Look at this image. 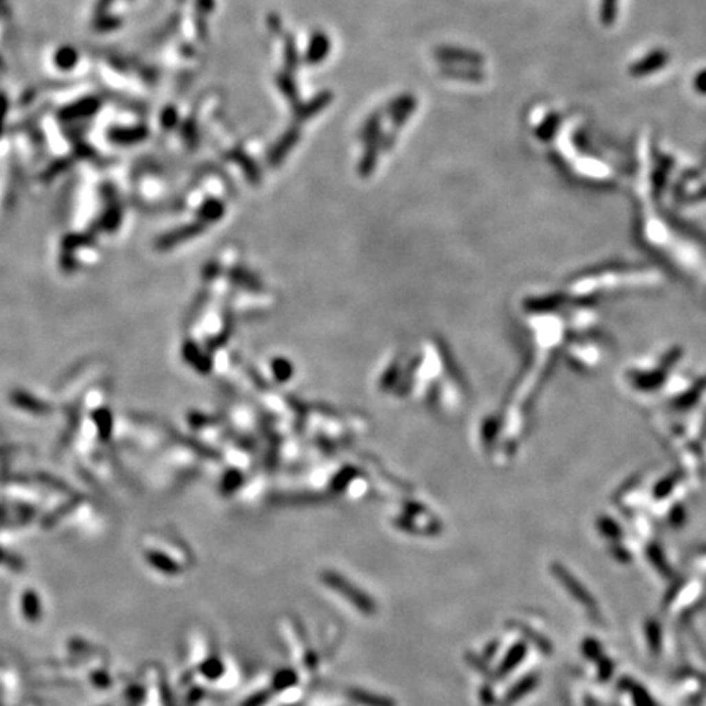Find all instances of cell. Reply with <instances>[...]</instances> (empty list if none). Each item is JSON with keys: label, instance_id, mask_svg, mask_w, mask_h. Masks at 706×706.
I'll return each mask as SVG.
<instances>
[{"label": "cell", "instance_id": "1", "mask_svg": "<svg viewBox=\"0 0 706 706\" xmlns=\"http://www.w3.org/2000/svg\"><path fill=\"white\" fill-rule=\"evenodd\" d=\"M299 137H301V133L298 128L293 126L288 129L285 135H283L277 141V144L270 149L269 157H266V161H269L270 166H278V163L286 157V154L290 152L293 148H295L296 143L299 141Z\"/></svg>", "mask_w": 706, "mask_h": 706}, {"label": "cell", "instance_id": "2", "mask_svg": "<svg viewBox=\"0 0 706 706\" xmlns=\"http://www.w3.org/2000/svg\"><path fill=\"white\" fill-rule=\"evenodd\" d=\"M330 100H332V93H330L329 90L321 92L319 95L311 98L308 103H299L296 109H293L295 110V118L298 119V122H306V119H309L311 116L317 115L319 111L324 110L330 103Z\"/></svg>", "mask_w": 706, "mask_h": 706}, {"label": "cell", "instance_id": "3", "mask_svg": "<svg viewBox=\"0 0 706 706\" xmlns=\"http://www.w3.org/2000/svg\"><path fill=\"white\" fill-rule=\"evenodd\" d=\"M98 109H100V102H98L97 98H93V97L82 98V100L66 106V109L61 111V118L62 119L85 118V116H92Z\"/></svg>", "mask_w": 706, "mask_h": 706}, {"label": "cell", "instance_id": "4", "mask_svg": "<svg viewBox=\"0 0 706 706\" xmlns=\"http://www.w3.org/2000/svg\"><path fill=\"white\" fill-rule=\"evenodd\" d=\"M109 137L116 144H136L144 141L148 137V128L135 126V128H113L110 129Z\"/></svg>", "mask_w": 706, "mask_h": 706}, {"label": "cell", "instance_id": "5", "mask_svg": "<svg viewBox=\"0 0 706 706\" xmlns=\"http://www.w3.org/2000/svg\"><path fill=\"white\" fill-rule=\"evenodd\" d=\"M330 49V41L329 36H326L324 33H316L311 38V43H309L308 53H306V61L309 64H317L321 62L322 59L329 54Z\"/></svg>", "mask_w": 706, "mask_h": 706}, {"label": "cell", "instance_id": "6", "mask_svg": "<svg viewBox=\"0 0 706 706\" xmlns=\"http://www.w3.org/2000/svg\"><path fill=\"white\" fill-rule=\"evenodd\" d=\"M79 61V53L72 46H61L54 54V64L62 71H71Z\"/></svg>", "mask_w": 706, "mask_h": 706}, {"label": "cell", "instance_id": "7", "mask_svg": "<svg viewBox=\"0 0 706 706\" xmlns=\"http://www.w3.org/2000/svg\"><path fill=\"white\" fill-rule=\"evenodd\" d=\"M277 84H278L280 90L283 92V95H285L288 100L291 102L293 109H296V106L299 105V95H298V90H296V85H295V82H293L291 77L288 74H278Z\"/></svg>", "mask_w": 706, "mask_h": 706}, {"label": "cell", "instance_id": "8", "mask_svg": "<svg viewBox=\"0 0 706 706\" xmlns=\"http://www.w3.org/2000/svg\"><path fill=\"white\" fill-rule=\"evenodd\" d=\"M380 124H381L380 116L373 115L372 118H368L367 123H365L361 137H363L367 143H369V141H374V139H380Z\"/></svg>", "mask_w": 706, "mask_h": 706}, {"label": "cell", "instance_id": "9", "mask_svg": "<svg viewBox=\"0 0 706 706\" xmlns=\"http://www.w3.org/2000/svg\"><path fill=\"white\" fill-rule=\"evenodd\" d=\"M285 62H286V69L290 72H295L296 67H298L299 64V56H298V51H296V45L295 41H293L291 36L286 38V45H285Z\"/></svg>", "mask_w": 706, "mask_h": 706}, {"label": "cell", "instance_id": "10", "mask_svg": "<svg viewBox=\"0 0 706 706\" xmlns=\"http://www.w3.org/2000/svg\"><path fill=\"white\" fill-rule=\"evenodd\" d=\"M231 156H232V159H234L236 162L240 163V167H242L245 174H247L249 176H255V179H258L257 166H255V162H253L251 157H247L244 152H240V150H232Z\"/></svg>", "mask_w": 706, "mask_h": 706}, {"label": "cell", "instance_id": "11", "mask_svg": "<svg viewBox=\"0 0 706 706\" xmlns=\"http://www.w3.org/2000/svg\"><path fill=\"white\" fill-rule=\"evenodd\" d=\"M119 23H122V20L116 19V16H111L109 14H105V15L97 16L95 28L98 30V32H110V30L118 28Z\"/></svg>", "mask_w": 706, "mask_h": 706}, {"label": "cell", "instance_id": "12", "mask_svg": "<svg viewBox=\"0 0 706 706\" xmlns=\"http://www.w3.org/2000/svg\"><path fill=\"white\" fill-rule=\"evenodd\" d=\"M617 3H618V0H604L602 15H604V20L606 21V23H610V21L617 16Z\"/></svg>", "mask_w": 706, "mask_h": 706}, {"label": "cell", "instance_id": "13", "mask_svg": "<svg viewBox=\"0 0 706 706\" xmlns=\"http://www.w3.org/2000/svg\"><path fill=\"white\" fill-rule=\"evenodd\" d=\"M182 129H183L182 136L185 137V141H187L188 146H195L198 143V136H196V128H195V124H193V122L185 123Z\"/></svg>", "mask_w": 706, "mask_h": 706}, {"label": "cell", "instance_id": "14", "mask_svg": "<svg viewBox=\"0 0 706 706\" xmlns=\"http://www.w3.org/2000/svg\"><path fill=\"white\" fill-rule=\"evenodd\" d=\"M175 123H176V111H175V109L169 106V109L163 110V113H162V126L169 129L172 126H175Z\"/></svg>", "mask_w": 706, "mask_h": 706}, {"label": "cell", "instance_id": "15", "mask_svg": "<svg viewBox=\"0 0 706 706\" xmlns=\"http://www.w3.org/2000/svg\"><path fill=\"white\" fill-rule=\"evenodd\" d=\"M7 98L5 95H0V133H2V128H3V122H5V115H7Z\"/></svg>", "mask_w": 706, "mask_h": 706}, {"label": "cell", "instance_id": "16", "mask_svg": "<svg viewBox=\"0 0 706 706\" xmlns=\"http://www.w3.org/2000/svg\"><path fill=\"white\" fill-rule=\"evenodd\" d=\"M113 3V0H98L97 7H95V12H97V16L100 15H105L106 10H109V7Z\"/></svg>", "mask_w": 706, "mask_h": 706}, {"label": "cell", "instance_id": "17", "mask_svg": "<svg viewBox=\"0 0 706 706\" xmlns=\"http://www.w3.org/2000/svg\"><path fill=\"white\" fill-rule=\"evenodd\" d=\"M269 21H270V28L275 30V32H277V33H280V30H282V25H280V19H278V16H275V21H273L272 16H270V20H269Z\"/></svg>", "mask_w": 706, "mask_h": 706}, {"label": "cell", "instance_id": "18", "mask_svg": "<svg viewBox=\"0 0 706 706\" xmlns=\"http://www.w3.org/2000/svg\"><path fill=\"white\" fill-rule=\"evenodd\" d=\"M179 2H185V0H179Z\"/></svg>", "mask_w": 706, "mask_h": 706}]
</instances>
